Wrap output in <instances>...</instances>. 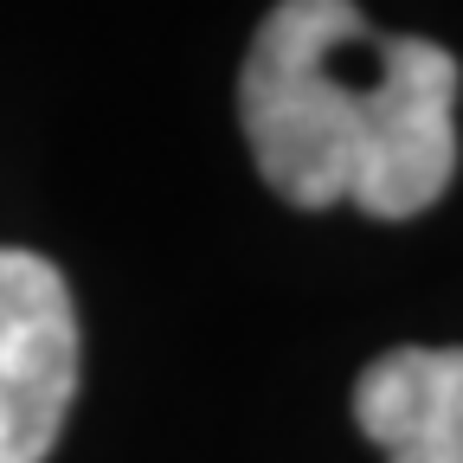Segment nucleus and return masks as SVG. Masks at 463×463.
<instances>
[{
    "label": "nucleus",
    "mask_w": 463,
    "mask_h": 463,
    "mask_svg": "<svg viewBox=\"0 0 463 463\" xmlns=\"http://www.w3.org/2000/svg\"><path fill=\"white\" fill-rule=\"evenodd\" d=\"M457 78L438 39L373 33L354 0H277L239 71V123L277 200L419 219L457 174Z\"/></svg>",
    "instance_id": "obj_1"
},
{
    "label": "nucleus",
    "mask_w": 463,
    "mask_h": 463,
    "mask_svg": "<svg viewBox=\"0 0 463 463\" xmlns=\"http://www.w3.org/2000/svg\"><path fill=\"white\" fill-rule=\"evenodd\" d=\"M78 392V309L52 258L0 245V463H45Z\"/></svg>",
    "instance_id": "obj_2"
},
{
    "label": "nucleus",
    "mask_w": 463,
    "mask_h": 463,
    "mask_svg": "<svg viewBox=\"0 0 463 463\" xmlns=\"http://www.w3.org/2000/svg\"><path fill=\"white\" fill-rule=\"evenodd\" d=\"M354 425L386 463H463V347H392L354 380Z\"/></svg>",
    "instance_id": "obj_3"
}]
</instances>
